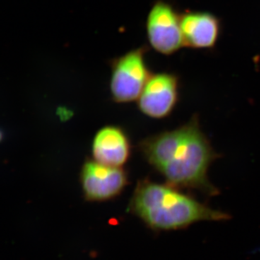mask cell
<instances>
[{
  "mask_svg": "<svg viewBox=\"0 0 260 260\" xmlns=\"http://www.w3.org/2000/svg\"><path fill=\"white\" fill-rule=\"evenodd\" d=\"M140 150L170 185L196 189L208 196L219 194L208 176V169L218 155L196 116L177 129L143 140Z\"/></svg>",
  "mask_w": 260,
  "mask_h": 260,
  "instance_id": "1",
  "label": "cell"
},
{
  "mask_svg": "<svg viewBox=\"0 0 260 260\" xmlns=\"http://www.w3.org/2000/svg\"><path fill=\"white\" fill-rule=\"evenodd\" d=\"M129 208L155 231L178 230L198 222L223 221L231 218L229 214L213 209L175 186L147 179L138 181Z\"/></svg>",
  "mask_w": 260,
  "mask_h": 260,
  "instance_id": "2",
  "label": "cell"
},
{
  "mask_svg": "<svg viewBox=\"0 0 260 260\" xmlns=\"http://www.w3.org/2000/svg\"><path fill=\"white\" fill-rule=\"evenodd\" d=\"M146 53L145 47L135 48L111 61L110 91L114 102L126 104L140 97L152 75Z\"/></svg>",
  "mask_w": 260,
  "mask_h": 260,
  "instance_id": "3",
  "label": "cell"
},
{
  "mask_svg": "<svg viewBox=\"0 0 260 260\" xmlns=\"http://www.w3.org/2000/svg\"><path fill=\"white\" fill-rule=\"evenodd\" d=\"M150 47L164 55H172L184 47L181 16L174 7L164 0L155 2L145 22Z\"/></svg>",
  "mask_w": 260,
  "mask_h": 260,
  "instance_id": "4",
  "label": "cell"
},
{
  "mask_svg": "<svg viewBox=\"0 0 260 260\" xmlns=\"http://www.w3.org/2000/svg\"><path fill=\"white\" fill-rule=\"evenodd\" d=\"M80 185L89 202H104L119 196L129 184V176L122 167H111L88 158L82 167Z\"/></svg>",
  "mask_w": 260,
  "mask_h": 260,
  "instance_id": "5",
  "label": "cell"
},
{
  "mask_svg": "<svg viewBox=\"0 0 260 260\" xmlns=\"http://www.w3.org/2000/svg\"><path fill=\"white\" fill-rule=\"evenodd\" d=\"M179 98V80L168 73L151 75L138 99V109L145 115L162 119L172 113Z\"/></svg>",
  "mask_w": 260,
  "mask_h": 260,
  "instance_id": "6",
  "label": "cell"
},
{
  "mask_svg": "<svg viewBox=\"0 0 260 260\" xmlns=\"http://www.w3.org/2000/svg\"><path fill=\"white\" fill-rule=\"evenodd\" d=\"M131 153L129 137L119 126H104L94 136L92 155L95 161L111 167H122L129 160Z\"/></svg>",
  "mask_w": 260,
  "mask_h": 260,
  "instance_id": "7",
  "label": "cell"
},
{
  "mask_svg": "<svg viewBox=\"0 0 260 260\" xmlns=\"http://www.w3.org/2000/svg\"><path fill=\"white\" fill-rule=\"evenodd\" d=\"M184 46L194 49H210L218 42L220 21L205 12H189L181 15Z\"/></svg>",
  "mask_w": 260,
  "mask_h": 260,
  "instance_id": "8",
  "label": "cell"
}]
</instances>
